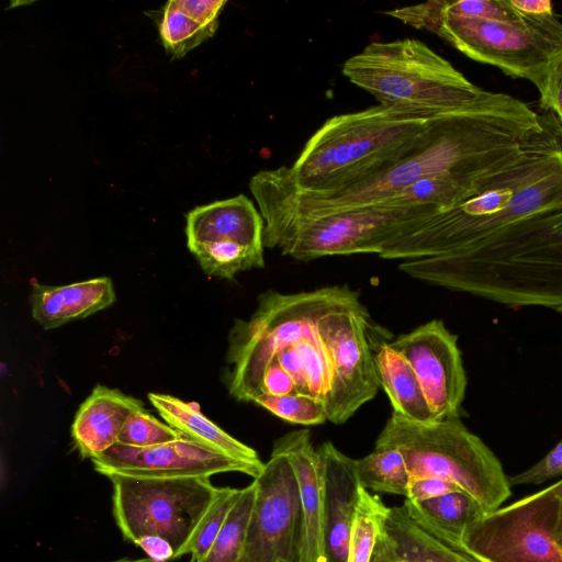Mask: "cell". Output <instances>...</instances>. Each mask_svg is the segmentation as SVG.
<instances>
[{
    "label": "cell",
    "mask_w": 562,
    "mask_h": 562,
    "mask_svg": "<svg viewBox=\"0 0 562 562\" xmlns=\"http://www.w3.org/2000/svg\"><path fill=\"white\" fill-rule=\"evenodd\" d=\"M548 111L497 93L472 106L435 119L417 144L385 169L346 187L304 191L288 179L284 167L261 170L249 189L262 216H318L373 207L435 176H470L515 159L541 133Z\"/></svg>",
    "instance_id": "6da1fadb"
},
{
    "label": "cell",
    "mask_w": 562,
    "mask_h": 562,
    "mask_svg": "<svg viewBox=\"0 0 562 562\" xmlns=\"http://www.w3.org/2000/svg\"><path fill=\"white\" fill-rule=\"evenodd\" d=\"M562 212V123L550 111L531 145L476 194L415 218L380 257L415 260L483 246Z\"/></svg>",
    "instance_id": "7a4b0ae2"
},
{
    "label": "cell",
    "mask_w": 562,
    "mask_h": 562,
    "mask_svg": "<svg viewBox=\"0 0 562 562\" xmlns=\"http://www.w3.org/2000/svg\"><path fill=\"white\" fill-rule=\"evenodd\" d=\"M398 269L505 305L562 313V212L484 246L402 261Z\"/></svg>",
    "instance_id": "3957f363"
},
{
    "label": "cell",
    "mask_w": 562,
    "mask_h": 562,
    "mask_svg": "<svg viewBox=\"0 0 562 562\" xmlns=\"http://www.w3.org/2000/svg\"><path fill=\"white\" fill-rule=\"evenodd\" d=\"M447 113L380 104L335 115L308 138L292 167H284L286 177L304 191L358 182L405 156L430 123Z\"/></svg>",
    "instance_id": "277c9868"
},
{
    "label": "cell",
    "mask_w": 562,
    "mask_h": 562,
    "mask_svg": "<svg viewBox=\"0 0 562 562\" xmlns=\"http://www.w3.org/2000/svg\"><path fill=\"white\" fill-rule=\"evenodd\" d=\"M403 23L436 33L468 57L530 81L546 110L553 76L562 65V22L555 13L513 22L467 19L442 10V0L384 12Z\"/></svg>",
    "instance_id": "5b68a950"
},
{
    "label": "cell",
    "mask_w": 562,
    "mask_h": 562,
    "mask_svg": "<svg viewBox=\"0 0 562 562\" xmlns=\"http://www.w3.org/2000/svg\"><path fill=\"white\" fill-rule=\"evenodd\" d=\"M342 74L383 105L453 112L495 94L472 83L447 59L413 38L372 42L345 61Z\"/></svg>",
    "instance_id": "8992f818"
},
{
    "label": "cell",
    "mask_w": 562,
    "mask_h": 562,
    "mask_svg": "<svg viewBox=\"0 0 562 562\" xmlns=\"http://www.w3.org/2000/svg\"><path fill=\"white\" fill-rule=\"evenodd\" d=\"M348 286H325L284 294L267 291L249 319H237L228 336L226 361L233 366L227 386L238 401L254 402L267 364L283 349L319 333L329 311L359 300Z\"/></svg>",
    "instance_id": "52a82bcc"
},
{
    "label": "cell",
    "mask_w": 562,
    "mask_h": 562,
    "mask_svg": "<svg viewBox=\"0 0 562 562\" xmlns=\"http://www.w3.org/2000/svg\"><path fill=\"white\" fill-rule=\"evenodd\" d=\"M375 447L400 450L411 481L448 480L472 495L486 514L499 508L512 494L498 459L459 418L424 424L392 413Z\"/></svg>",
    "instance_id": "ba28073f"
},
{
    "label": "cell",
    "mask_w": 562,
    "mask_h": 562,
    "mask_svg": "<svg viewBox=\"0 0 562 562\" xmlns=\"http://www.w3.org/2000/svg\"><path fill=\"white\" fill-rule=\"evenodd\" d=\"M436 209L373 206L318 216H263V245L302 261L335 255H380L407 223Z\"/></svg>",
    "instance_id": "9c48e42d"
},
{
    "label": "cell",
    "mask_w": 562,
    "mask_h": 562,
    "mask_svg": "<svg viewBox=\"0 0 562 562\" xmlns=\"http://www.w3.org/2000/svg\"><path fill=\"white\" fill-rule=\"evenodd\" d=\"M106 477L113 486V516L124 539L135 543L145 536L162 537L172 546L175 559L184 555L218 490L207 476Z\"/></svg>",
    "instance_id": "30bf717a"
},
{
    "label": "cell",
    "mask_w": 562,
    "mask_h": 562,
    "mask_svg": "<svg viewBox=\"0 0 562 562\" xmlns=\"http://www.w3.org/2000/svg\"><path fill=\"white\" fill-rule=\"evenodd\" d=\"M560 488L561 480L485 514L465 530L462 551L480 562H562Z\"/></svg>",
    "instance_id": "8fae6325"
},
{
    "label": "cell",
    "mask_w": 562,
    "mask_h": 562,
    "mask_svg": "<svg viewBox=\"0 0 562 562\" xmlns=\"http://www.w3.org/2000/svg\"><path fill=\"white\" fill-rule=\"evenodd\" d=\"M254 482L256 499L238 562H306L304 513L286 454L273 448Z\"/></svg>",
    "instance_id": "7c38bea8"
},
{
    "label": "cell",
    "mask_w": 562,
    "mask_h": 562,
    "mask_svg": "<svg viewBox=\"0 0 562 562\" xmlns=\"http://www.w3.org/2000/svg\"><path fill=\"white\" fill-rule=\"evenodd\" d=\"M373 326L360 299L327 312L319 321V333L328 349L333 383L326 401L327 420L340 425L380 387L370 333Z\"/></svg>",
    "instance_id": "4fadbf2b"
},
{
    "label": "cell",
    "mask_w": 562,
    "mask_h": 562,
    "mask_svg": "<svg viewBox=\"0 0 562 562\" xmlns=\"http://www.w3.org/2000/svg\"><path fill=\"white\" fill-rule=\"evenodd\" d=\"M390 345L413 367L435 420L459 418L467 374L457 336L441 321L432 319Z\"/></svg>",
    "instance_id": "5bb4252c"
},
{
    "label": "cell",
    "mask_w": 562,
    "mask_h": 562,
    "mask_svg": "<svg viewBox=\"0 0 562 562\" xmlns=\"http://www.w3.org/2000/svg\"><path fill=\"white\" fill-rule=\"evenodd\" d=\"M91 461L95 471L105 476L122 474L138 477H211L224 472H241L256 479L265 465L216 452L184 436L147 448L116 443Z\"/></svg>",
    "instance_id": "9a60e30c"
},
{
    "label": "cell",
    "mask_w": 562,
    "mask_h": 562,
    "mask_svg": "<svg viewBox=\"0 0 562 562\" xmlns=\"http://www.w3.org/2000/svg\"><path fill=\"white\" fill-rule=\"evenodd\" d=\"M317 453L322 471V562H348L349 540L361 485L356 459L330 441Z\"/></svg>",
    "instance_id": "2e32d148"
},
{
    "label": "cell",
    "mask_w": 562,
    "mask_h": 562,
    "mask_svg": "<svg viewBox=\"0 0 562 562\" xmlns=\"http://www.w3.org/2000/svg\"><path fill=\"white\" fill-rule=\"evenodd\" d=\"M263 229L260 212L243 194L195 207L187 215L188 247L238 244L263 250Z\"/></svg>",
    "instance_id": "e0dca14e"
},
{
    "label": "cell",
    "mask_w": 562,
    "mask_h": 562,
    "mask_svg": "<svg viewBox=\"0 0 562 562\" xmlns=\"http://www.w3.org/2000/svg\"><path fill=\"white\" fill-rule=\"evenodd\" d=\"M143 402L117 389L97 385L76 413L71 435L82 458L93 459L117 443L128 417Z\"/></svg>",
    "instance_id": "ac0fdd59"
},
{
    "label": "cell",
    "mask_w": 562,
    "mask_h": 562,
    "mask_svg": "<svg viewBox=\"0 0 562 562\" xmlns=\"http://www.w3.org/2000/svg\"><path fill=\"white\" fill-rule=\"evenodd\" d=\"M114 301L112 281L105 277L58 286L34 283L31 293L32 316L44 329L87 317Z\"/></svg>",
    "instance_id": "d6986e66"
},
{
    "label": "cell",
    "mask_w": 562,
    "mask_h": 562,
    "mask_svg": "<svg viewBox=\"0 0 562 562\" xmlns=\"http://www.w3.org/2000/svg\"><path fill=\"white\" fill-rule=\"evenodd\" d=\"M273 448L289 458L297 480L306 529V562H322V471L308 429L280 437Z\"/></svg>",
    "instance_id": "ffe728a7"
},
{
    "label": "cell",
    "mask_w": 562,
    "mask_h": 562,
    "mask_svg": "<svg viewBox=\"0 0 562 562\" xmlns=\"http://www.w3.org/2000/svg\"><path fill=\"white\" fill-rule=\"evenodd\" d=\"M375 548L386 562H480L425 531L403 506L386 508Z\"/></svg>",
    "instance_id": "44dd1931"
},
{
    "label": "cell",
    "mask_w": 562,
    "mask_h": 562,
    "mask_svg": "<svg viewBox=\"0 0 562 562\" xmlns=\"http://www.w3.org/2000/svg\"><path fill=\"white\" fill-rule=\"evenodd\" d=\"M148 398L167 424L186 438L228 457L263 464L255 449L224 431L193 405L167 394L149 393Z\"/></svg>",
    "instance_id": "7402d4cb"
},
{
    "label": "cell",
    "mask_w": 562,
    "mask_h": 562,
    "mask_svg": "<svg viewBox=\"0 0 562 562\" xmlns=\"http://www.w3.org/2000/svg\"><path fill=\"white\" fill-rule=\"evenodd\" d=\"M402 506L420 528L461 551L465 530L486 514L472 495L461 490L420 502L406 498Z\"/></svg>",
    "instance_id": "603a6c76"
},
{
    "label": "cell",
    "mask_w": 562,
    "mask_h": 562,
    "mask_svg": "<svg viewBox=\"0 0 562 562\" xmlns=\"http://www.w3.org/2000/svg\"><path fill=\"white\" fill-rule=\"evenodd\" d=\"M225 0H171L162 10L159 35L167 53L173 58L213 36Z\"/></svg>",
    "instance_id": "cb8c5ba5"
},
{
    "label": "cell",
    "mask_w": 562,
    "mask_h": 562,
    "mask_svg": "<svg viewBox=\"0 0 562 562\" xmlns=\"http://www.w3.org/2000/svg\"><path fill=\"white\" fill-rule=\"evenodd\" d=\"M374 366L393 413L412 422H436L413 367L390 342L382 341L375 347Z\"/></svg>",
    "instance_id": "d4e9b609"
},
{
    "label": "cell",
    "mask_w": 562,
    "mask_h": 562,
    "mask_svg": "<svg viewBox=\"0 0 562 562\" xmlns=\"http://www.w3.org/2000/svg\"><path fill=\"white\" fill-rule=\"evenodd\" d=\"M359 483L366 490L407 496L411 474L404 456L393 447H374L368 456L356 460Z\"/></svg>",
    "instance_id": "484cf974"
},
{
    "label": "cell",
    "mask_w": 562,
    "mask_h": 562,
    "mask_svg": "<svg viewBox=\"0 0 562 562\" xmlns=\"http://www.w3.org/2000/svg\"><path fill=\"white\" fill-rule=\"evenodd\" d=\"M256 483L240 488L216 539L198 562H238L247 539L248 527L256 499ZM196 562V561H195Z\"/></svg>",
    "instance_id": "4316f807"
},
{
    "label": "cell",
    "mask_w": 562,
    "mask_h": 562,
    "mask_svg": "<svg viewBox=\"0 0 562 562\" xmlns=\"http://www.w3.org/2000/svg\"><path fill=\"white\" fill-rule=\"evenodd\" d=\"M189 249L212 277L232 279L240 271L265 267L263 250L238 244H204Z\"/></svg>",
    "instance_id": "83f0119b"
},
{
    "label": "cell",
    "mask_w": 562,
    "mask_h": 562,
    "mask_svg": "<svg viewBox=\"0 0 562 562\" xmlns=\"http://www.w3.org/2000/svg\"><path fill=\"white\" fill-rule=\"evenodd\" d=\"M387 506L361 486L349 540L348 562H370Z\"/></svg>",
    "instance_id": "f1b7e54d"
},
{
    "label": "cell",
    "mask_w": 562,
    "mask_h": 562,
    "mask_svg": "<svg viewBox=\"0 0 562 562\" xmlns=\"http://www.w3.org/2000/svg\"><path fill=\"white\" fill-rule=\"evenodd\" d=\"M254 403L292 424L314 426L327 420L325 402L306 394L272 395L260 393L254 400Z\"/></svg>",
    "instance_id": "f546056e"
},
{
    "label": "cell",
    "mask_w": 562,
    "mask_h": 562,
    "mask_svg": "<svg viewBox=\"0 0 562 562\" xmlns=\"http://www.w3.org/2000/svg\"><path fill=\"white\" fill-rule=\"evenodd\" d=\"M239 494L240 488L218 487L212 504L192 535L184 554H190L196 562L206 554Z\"/></svg>",
    "instance_id": "4dcf8cb0"
},
{
    "label": "cell",
    "mask_w": 562,
    "mask_h": 562,
    "mask_svg": "<svg viewBox=\"0 0 562 562\" xmlns=\"http://www.w3.org/2000/svg\"><path fill=\"white\" fill-rule=\"evenodd\" d=\"M183 435L159 422L145 407L135 411L123 426L117 443L147 448L178 440Z\"/></svg>",
    "instance_id": "1f68e13d"
},
{
    "label": "cell",
    "mask_w": 562,
    "mask_h": 562,
    "mask_svg": "<svg viewBox=\"0 0 562 562\" xmlns=\"http://www.w3.org/2000/svg\"><path fill=\"white\" fill-rule=\"evenodd\" d=\"M442 10L467 19L513 22L522 18L509 0H442Z\"/></svg>",
    "instance_id": "d6a6232c"
},
{
    "label": "cell",
    "mask_w": 562,
    "mask_h": 562,
    "mask_svg": "<svg viewBox=\"0 0 562 562\" xmlns=\"http://www.w3.org/2000/svg\"><path fill=\"white\" fill-rule=\"evenodd\" d=\"M562 475V440L529 469L508 477L510 486L540 484Z\"/></svg>",
    "instance_id": "836d02e7"
},
{
    "label": "cell",
    "mask_w": 562,
    "mask_h": 562,
    "mask_svg": "<svg viewBox=\"0 0 562 562\" xmlns=\"http://www.w3.org/2000/svg\"><path fill=\"white\" fill-rule=\"evenodd\" d=\"M260 393L286 395L297 392L291 374L273 359L263 371Z\"/></svg>",
    "instance_id": "e575fe53"
},
{
    "label": "cell",
    "mask_w": 562,
    "mask_h": 562,
    "mask_svg": "<svg viewBox=\"0 0 562 562\" xmlns=\"http://www.w3.org/2000/svg\"><path fill=\"white\" fill-rule=\"evenodd\" d=\"M460 490L457 484L448 480L440 477H422L411 481L406 498L420 502Z\"/></svg>",
    "instance_id": "d590c367"
},
{
    "label": "cell",
    "mask_w": 562,
    "mask_h": 562,
    "mask_svg": "<svg viewBox=\"0 0 562 562\" xmlns=\"http://www.w3.org/2000/svg\"><path fill=\"white\" fill-rule=\"evenodd\" d=\"M135 546L139 547L147 558L156 562L175 560V550L169 541L159 536H145L138 539Z\"/></svg>",
    "instance_id": "8d00e7d4"
},
{
    "label": "cell",
    "mask_w": 562,
    "mask_h": 562,
    "mask_svg": "<svg viewBox=\"0 0 562 562\" xmlns=\"http://www.w3.org/2000/svg\"><path fill=\"white\" fill-rule=\"evenodd\" d=\"M521 14L542 16L554 14L553 5L548 0H509Z\"/></svg>",
    "instance_id": "74e56055"
},
{
    "label": "cell",
    "mask_w": 562,
    "mask_h": 562,
    "mask_svg": "<svg viewBox=\"0 0 562 562\" xmlns=\"http://www.w3.org/2000/svg\"><path fill=\"white\" fill-rule=\"evenodd\" d=\"M544 111H552L562 123V65L553 76L550 98Z\"/></svg>",
    "instance_id": "f35d334b"
},
{
    "label": "cell",
    "mask_w": 562,
    "mask_h": 562,
    "mask_svg": "<svg viewBox=\"0 0 562 562\" xmlns=\"http://www.w3.org/2000/svg\"><path fill=\"white\" fill-rule=\"evenodd\" d=\"M558 540L562 548V480H561L560 503H559Z\"/></svg>",
    "instance_id": "ab89813d"
},
{
    "label": "cell",
    "mask_w": 562,
    "mask_h": 562,
    "mask_svg": "<svg viewBox=\"0 0 562 562\" xmlns=\"http://www.w3.org/2000/svg\"><path fill=\"white\" fill-rule=\"evenodd\" d=\"M108 562H156L149 558H142V559H131V558H122L117 560H112Z\"/></svg>",
    "instance_id": "60d3db41"
},
{
    "label": "cell",
    "mask_w": 562,
    "mask_h": 562,
    "mask_svg": "<svg viewBox=\"0 0 562 562\" xmlns=\"http://www.w3.org/2000/svg\"><path fill=\"white\" fill-rule=\"evenodd\" d=\"M370 562H386L374 546Z\"/></svg>",
    "instance_id": "b9f144b4"
},
{
    "label": "cell",
    "mask_w": 562,
    "mask_h": 562,
    "mask_svg": "<svg viewBox=\"0 0 562 562\" xmlns=\"http://www.w3.org/2000/svg\"><path fill=\"white\" fill-rule=\"evenodd\" d=\"M190 562H195V561L191 559Z\"/></svg>",
    "instance_id": "7bdbcfd3"
}]
</instances>
